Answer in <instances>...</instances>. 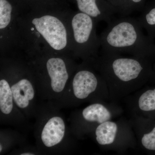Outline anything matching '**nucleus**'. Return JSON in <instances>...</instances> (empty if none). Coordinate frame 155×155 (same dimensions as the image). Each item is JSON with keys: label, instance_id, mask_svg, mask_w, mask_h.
Segmentation results:
<instances>
[{"label": "nucleus", "instance_id": "nucleus-1", "mask_svg": "<svg viewBox=\"0 0 155 155\" xmlns=\"http://www.w3.org/2000/svg\"><path fill=\"white\" fill-rule=\"evenodd\" d=\"M90 64L104 79L114 102L140 89L151 75L147 58L102 53Z\"/></svg>", "mask_w": 155, "mask_h": 155}, {"label": "nucleus", "instance_id": "nucleus-2", "mask_svg": "<svg viewBox=\"0 0 155 155\" xmlns=\"http://www.w3.org/2000/svg\"><path fill=\"white\" fill-rule=\"evenodd\" d=\"M142 28L137 18L125 16L112 20L100 38L102 53L147 58L155 53V47Z\"/></svg>", "mask_w": 155, "mask_h": 155}, {"label": "nucleus", "instance_id": "nucleus-3", "mask_svg": "<svg viewBox=\"0 0 155 155\" xmlns=\"http://www.w3.org/2000/svg\"><path fill=\"white\" fill-rule=\"evenodd\" d=\"M60 108L51 102L39 104L38 107L35 134L36 147L42 154L64 153L75 145L76 139Z\"/></svg>", "mask_w": 155, "mask_h": 155}, {"label": "nucleus", "instance_id": "nucleus-4", "mask_svg": "<svg viewBox=\"0 0 155 155\" xmlns=\"http://www.w3.org/2000/svg\"><path fill=\"white\" fill-rule=\"evenodd\" d=\"M109 100V91L104 79L91 64L84 61L78 66L66 91L55 104L61 108Z\"/></svg>", "mask_w": 155, "mask_h": 155}, {"label": "nucleus", "instance_id": "nucleus-5", "mask_svg": "<svg viewBox=\"0 0 155 155\" xmlns=\"http://www.w3.org/2000/svg\"><path fill=\"white\" fill-rule=\"evenodd\" d=\"M32 73L38 96L47 102L57 103L64 94L78 66L64 58L51 56L34 64Z\"/></svg>", "mask_w": 155, "mask_h": 155}, {"label": "nucleus", "instance_id": "nucleus-6", "mask_svg": "<svg viewBox=\"0 0 155 155\" xmlns=\"http://www.w3.org/2000/svg\"><path fill=\"white\" fill-rule=\"evenodd\" d=\"M123 110L116 102H96L74 112L70 119V129L76 140L90 135L99 125L121 116Z\"/></svg>", "mask_w": 155, "mask_h": 155}, {"label": "nucleus", "instance_id": "nucleus-7", "mask_svg": "<svg viewBox=\"0 0 155 155\" xmlns=\"http://www.w3.org/2000/svg\"><path fill=\"white\" fill-rule=\"evenodd\" d=\"M101 148L119 153L137 146L136 138L129 120L120 118L99 125L90 135Z\"/></svg>", "mask_w": 155, "mask_h": 155}, {"label": "nucleus", "instance_id": "nucleus-8", "mask_svg": "<svg viewBox=\"0 0 155 155\" xmlns=\"http://www.w3.org/2000/svg\"><path fill=\"white\" fill-rule=\"evenodd\" d=\"M96 22L90 16L80 11L73 14L71 20L75 55L90 63L98 57L101 47L100 38L96 31Z\"/></svg>", "mask_w": 155, "mask_h": 155}, {"label": "nucleus", "instance_id": "nucleus-9", "mask_svg": "<svg viewBox=\"0 0 155 155\" xmlns=\"http://www.w3.org/2000/svg\"><path fill=\"white\" fill-rule=\"evenodd\" d=\"M13 70L6 72L14 102L27 119L35 117L38 105V96L35 79L32 74L28 75L22 71Z\"/></svg>", "mask_w": 155, "mask_h": 155}, {"label": "nucleus", "instance_id": "nucleus-10", "mask_svg": "<svg viewBox=\"0 0 155 155\" xmlns=\"http://www.w3.org/2000/svg\"><path fill=\"white\" fill-rule=\"evenodd\" d=\"M31 24L38 34L51 48L56 51L64 50L68 43L67 31L64 23L58 17L51 15L35 17Z\"/></svg>", "mask_w": 155, "mask_h": 155}, {"label": "nucleus", "instance_id": "nucleus-11", "mask_svg": "<svg viewBox=\"0 0 155 155\" xmlns=\"http://www.w3.org/2000/svg\"><path fill=\"white\" fill-rule=\"evenodd\" d=\"M0 116L1 123L23 130L28 127V119L16 106L8 79L3 72L0 78Z\"/></svg>", "mask_w": 155, "mask_h": 155}, {"label": "nucleus", "instance_id": "nucleus-12", "mask_svg": "<svg viewBox=\"0 0 155 155\" xmlns=\"http://www.w3.org/2000/svg\"><path fill=\"white\" fill-rule=\"evenodd\" d=\"M133 128L137 146L146 151H155V125L148 117L132 114L129 119Z\"/></svg>", "mask_w": 155, "mask_h": 155}, {"label": "nucleus", "instance_id": "nucleus-13", "mask_svg": "<svg viewBox=\"0 0 155 155\" xmlns=\"http://www.w3.org/2000/svg\"><path fill=\"white\" fill-rule=\"evenodd\" d=\"M79 11L87 14L96 21H104L108 23L112 20L116 13L114 7L99 0H75Z\"/></svg>", "mask_w": 155, "mask_h": 155}, {"label": "nucleus", "instance_id": "nucleus-14", "mask_svg": "<svg viewBox=\"0 0 155 155\" xmlns=\"http://www.w3.org/2000/svg\"><path fill=\"white\" fill-rule=\"evenodd\" d=\"M143 28L147 31L151 39L155 35V5L146 8L137 18Z\"/></svg>", "mask_w": 155, "mask_h": 155}, {"label": "nucleus", "instance_id": "nucleus-15", "mask_svg": "<svg viewBox=\"0 0 155 155\" xmlns=\"http://www.w3.org/2000/svg\"><path fill=\"white\" fill-rule=\"evenodd\" d=\"M0 155L8 150L12 147L23 141L22 136L14 131L1 130L0 133Z\"/></svg>", "mask_w": 155, "mask_h": 155}, {"label": "nucleus", "instance_id": "nucleus-16", "mask_svg": "<svg viewBox=\"0 0 155 155\" xmlns=\"http://www.w3.org/2000/svg\"><path fill=\"white\" fill-rule=\"evenodd\" d=\"M13 8L8 0H0V29L4 30L11 23Z\"/></svg>", "mask_w": 155, "mask_h": 155}, {"label": "nucleus", "instance_id": "nucleus-17", "mask_svg": "<svg viewBox=\"0 0 155 155\" xmlns=\"http://www.w3.org/2000/svg\"><path fill=\"white\" fill-rule=\"evenodd\" d=\"M15 153L20 155H35L40 154L42 153L37 147L34 148L31 147H24L17 150Z\"/></svg>", "mask_w": 155, "mask_h": 155}, {"label": "nucleus", "instance_id": "nucleus-18", "mask_svg": "<svg viewBox=\"0 0 155 155\" xmlns=\"http://www.w3.org/2000/svg\"><path fill=\"white\" fill-rule=\"evenodd\" d=\"M143 0H133V2L135 3L136 5L140 10L141 8V5L143 4Z\"/></svg>", "mask_w": 155, "mask_h": 155}]
</instances>
